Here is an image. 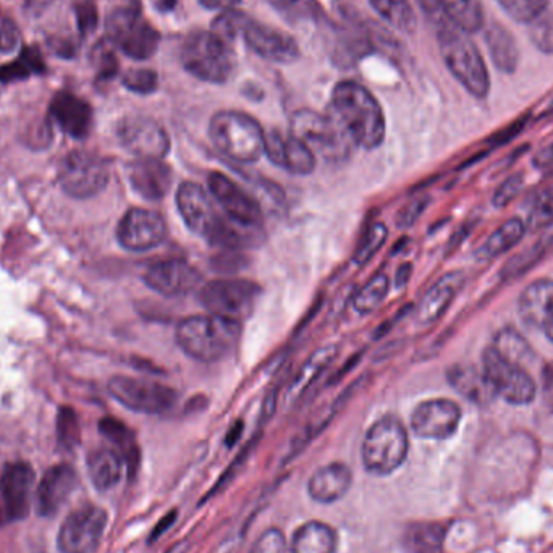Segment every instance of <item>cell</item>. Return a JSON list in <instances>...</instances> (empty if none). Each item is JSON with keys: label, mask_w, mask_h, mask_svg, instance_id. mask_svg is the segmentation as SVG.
Wrapping results in <instances>:
<instances>
[{"label": "cell", "mask_w": 553, "mask_h": 553, "mask_svg": "<svg viewBox=\"0 0 553 553\" xmlns=\"http://www.w3.org/2000/svg\"><path fill=\"white\" fill-rule=\"evenodd\" d=\"M332 117L359 148L374 151L385 140L384 110L364 86L342 81L332 91Z\"/></svg>", "instance_id": "obj_1"}, {"label": "cell", "mask_w": 553, "mask_h": 553, "mask_svg": "<svg viewBox=\"0 0 553 553\" xmlns=\"http://www.w3.org/2000/svg\"><path fill=\"white\" fill-rule=\"evenodd\" d=\"M175 203L186 227L211 245L235 251L245 245L246 238H250L241 233L245 228L238 227L220 214L211 193L196 182L180 183L175 191Z\"/></svg>", "instance_id": "obj_2"}, {"label": "cell", "mask_w": 553, "mask_h": 553, "mask_svg": "<svg viewBox=\"0 0 553 553\" xmlns=\"http://www.w3.org/2000/svg\"><path fill=\"white\" fill-rule=\"evenodd\" d=\"M241 322L206 314L183 319L175 330L178 347L201 363H217L232 355L241 340Z\"/></svg>", "instance_id": "obj_3"}, {"label": "cell", "mask_w": 553, "mask_h": 553, "mask_svg": "<svg viewBox=\"0 0 553 553\" xmlns=\"http://www.w3.org/2000/svg\"><path fill=\"white\" fill-rule=\"evenodd\" d=\"M209 136L217 151L230 161L254 164L264 156L266 131L258 120L243 112H217L209 123Z\"/></svg>", "instance_id": "obj_4"}, {"label": "cell", "mask_w": 553, "mask_h": 553, "mask_svg": "<svg viewBox=\"0 0 553 553\" xmlns=\"http://www.w3.org/2000/svg\"><path fill=\"white\" fill-rule=\"evenodd\" d=\"M435 33L439 39L440 54L450 73L471 96L487 98L490 89L489 72L476 44L456 25H447Z\"/></svg>", "instance_id": "obj_5"}, {"label": "cell", "mask_w": 553, "mask_h": 553, "mask_svg": "<svg viewBox=\"0 0 553 553\" xmlns=\"http://www.w3.org/2000/svg\"><path fill=\"white\" fill-rule=\"evenodd\" d=\"M233 44L214 31H196L186 39L182 49V64L186 72L207 81L225 83L235 65Z\"/></svg>", "instance_id": "obj_6"}, {"label": "cell", "mask_w": 553, "mask_h": 553, "mask_svg": "<svg viewBox=\"0 0 553 553\" xmlns=\"http://www.w3.org/2000/svg\"><path fill=\"white\" fill-rule=\"evenodd\" d=\"M408 448L410 440L402 421L384 416L369 427L364 437V468L376 476H389L405 463Z\"/></svg>", "instance_id": "obj_7"}, {"label": "cell", "mask_w": 553, "mask_h": 553, "mask_svg": "<svg viewBox=\"0 0 553 553\" xmlns=\"http://www.w3.org/2000/svg\"><path fill=\"white\" fill-rule=\"evenodd\" d=\"M290 133L303 141L314 156L330 162L348 159L355 146L347 131L332 117L314 110L303 109L295 112L290 122Z\"/></svg>", "instance_id": "obj_8"}, {"label": "cell", "mask_w": 553, "mask_h": 553, "mask_svg": "<svg viewBox=\"0 0 553 553\" xmlns=\"http://www.w3.org/2000/svg\"><path fill=\"white\" fill-rule=\"evenodd\" d=\"M110 44L135 60H146L156 54L161 34L144 20L135 7H122L110 13L106 22Z\"/></svg>", "instance_id": "obj_9"}, {"label": "cell", "mask_w": 553, "mask_h": 553, "mask_svg": "<svg viewBox=\"0 0 553 553\" xmlns=\"http://www.w3.org/2000/svg\"><path fill=\"white\" fill-rule=\"evenodd\" d=\"M262 288L245 279H217L199 288V301L209 314L243 321L254 313Z\"/></svg>", "instance_id": "obj_10"}, {"label": "cell", "mask_w": 553, "mask_h": 553, "mask_svg": "<svg viewBox=\"0 0 553 553\" xmlns=\"http://www.w3.org/2000/svg\"><path fill=\"white\" fill-rule=\"evenodd\" d=\"M59 183L65 195L88 199L99 195L109 183L110 169L101 156L89 151H72L62 159Z\"/></svg>", "instance_id": "obj_11"}, {"label": "cell", "mask_w": 553, "mask_h": 553, "mask_svg": "<svg viewBox=\"0 0 553 553\" xmlns=\"http://www.w3.org/2000/svg\"><path fill=\"white\" fill-rule=\"evenodd\" d=\"M110 395L128 410L164 414L177 405L178 395L169 385L140 377L114 376L107 384Z\"/></svg>", "instance_id": "obj_12"}, {"label": "cell", "mask_w": 553, "mask_h": 553, "mask_svg": "<svg viewBox=\"0 0 553 553\" xmlns=\"http://www.w3.org/2000/svg\"><path fill=\"white\" fill-rule=\"evenodd\" d=\"M482 371L492 389L511 405H529L536 398V382L529 372L500 355L494 347L487 348L482 356Z\"/></svg>", "instance_id": "obj_13"}, {"label": "cell", "mask_w": 553, "mask_h": 553, "mask_svg": "<svg viewBox=\"0 0 553 553\" xmlns=\"http://www.w3.org/2000/svg\"><path fill=\"white\" fill-rule=\"evenodd\" d=\"M107 513L96 505H83L65 518L57 534L60 553H94L106 531Z\"/></svg>", "instance_id": "obj_14"}, {"label": "cell", "mask_w": 553, "mask_h": 553, "mask_svg": "<svg viewBox=\"0 0 553 553\" xmlns=\"http://www.w3.org/2000/svg\"><path fill=\"white\" fill-rule=\"evenodd\" d=\"M207 190L230 222L245 230L261 227L264 220L261 206L232 178L212 172L207 177Z\"/></svg>", "instance_id": "obj_15"}, {"label": "cell", "mask_w": 553, "mask_h": 553, "mask_svg": "<svg viewBox=\"0 0 553 553\" xmlns=\"http://www.w3.org/2000/svg\"><path fill=\"white\" fill-rule=\"evenodd\" d=\"M169 228L164 217L144 207H133L122 217L117 227V240L123 250L146 253L164 243Z\"/></svg>", "instance_id": "obj_16"}, {"label": "cell", "mask_w": 553, "mask_h": 553, "mask_svg": "<svg viewBox=\"0 0 553 553\" xmlns=\"http://www.w3.org/2000/svg\"><path fill=\"white\" fill-rule=\"evenodd\" d=\"M117 136L123 148L136 159H164L170 151L167 131L144 115H130L120 120Z\"/></svg>", "instance_id": "obj_17"}, {"label": "cell", "mask_w": 553, "mask_h": 553, "mask_svg": "<svg viewBox=\"0 0 553 553\" xmlns=\"http://www.w3.org/2000/svg\"><path fill=\"white\" fill-rule=\"evenodd\" d=\"M143 280L157 295L178 298L195 292L203 282V277L190 262L174 258L152 264L148 271L144 272Z\"/></svg>", "instance_id": "obj_18"}, {"label": "cell", "mask_w": 553, "mask_h": 553, "mask_svg": "<svg viewBox=\"0 0 553 553\" xmlns=\"http://www.w3.org/2000/svg\"><path fill=\"white\" fill-rule=\"evenodd\" d=\"M240 36L245 39L246 46L274 64H292L300 57V47L290 34L254 22L248 15L241 23Z\"/></svg>", "instance_id": "obj_19"}, {"label": "cell", "mask_w": 553, "mask_h": 553, "mask_svg": "<svg viewBox=\"0 0 553 553\" xmlns=\"http://www.w3.org/2000/svg\"><path fill=\"white\" fill-rule=\"evenodd\" d=\"M460 421V406L447 398H434L414 408L411 429L421 439L445 440L455 434Z\"/></svg>", "instance_id": "obj_20"}, {"label": "cell", "mask_w": 553, "mask_h": 553, "mask_svg": "<svg viewBox=\"0 0 553 553\" xmlns=\"http://www.w3.org/2000/svg\"><path fill=\"white\" fill-rule=\"evenodd\" d=\"M264 156L279 169L301 177L311 174L316 167L314 152L292 133L285 135L279 130L267 131Z\"/></svg>", "instance_id": "obj_21"}, {"label": "cell", "mask_w": 553, "mask_h": 553, "mask_svg": "<svg viewBox=\"0 0 553 553\" xmlns=\"http://www.w3.org/2000/svg\"><path fill=\"white\" fill-rule=\"evenodd\" d=\"M33 486L34 469L31 465L20 461V463L5 466L0 478V494L4 500L7 520H25L30 513Z\"/></svg>", "instance_id": "obj_22"}, {"label": "cell", "mask_w": 553, "mask_h": 553, "mask_svg": "<svg viewBox=\"0 0 553 553\" xmlns=\"http://www.w3.org/2000/svg\"><path fill=\"white\" fill-rule=\"evenodd\" d=\"M78 484L75 469L68 465L52 466L39 481L36 490V511L43 518H52L72 497Z\"/></svg>", "instance_id": "obj_23"}, {"label": "cell", "mask_w": 553, "mask_h": 553, "mask_svg": "<svg viewBox=\"0 0 553 553\" xmlns=\"http://www.w3.org/2000/svg\"><path fill=\"white\" fill-rule=\"evenodd\" d=\"M128 180L141 198L161 201L169 195L174 174L164 159H136L128 165Z\"/></svg>", "instance_id": "obj_24"}, {"label": "cell", "mask_w": 553, "mask_h": 553, "mask_svg": "<svg viewBox=\"0 0 553 553\" xmlns=\"http://www.w3.org/2000/svg\"><path fill=\"white\" fill-rule=\"evenodd\" d=\"M465 285V274L460 271L448 272L427 290L423 300L419 301L416 319L421 326H431L444 316L445 311L455 300V296Z\"/></svg>", "instance_id": "obj_25"}, {"label": "cell", "mask_w": 553, "mask_h": 553, "mask_svg": "<svg viewBox=\"0 0 553 553\" xmlns=\"http://www.w3.org/2000/svg\"><path fill=\"white\" fill-rule=\"evenodd\" d=\"M49 112L60 130L75 140L86 138L93 125V110L88 102L70 93L55 94Z\"/></svg>", "instance_id": "obj_26"}, {"label": "cell", "mask_w": 553, "mask_h": 553, "mask_svg": "<svg viewBox=\"0 0 553 553\" xmlns=\"http://www.w3.org/2000/svg\"><path fill=\"white\" fill-rule=\"evenodd\" d=\"M353 482L348 466L334 463L319 469L309 479L308 490L311 499L319 503H334L347 494Z\"/></svg>", "instance_id": "obj_27"}, {"label": "cell", "mask_w": 553, "mask_h": 553, "mask_svg": "<svg viewBox=\"0 0 553 553\" xmlns=\"http://www.w3.org/2000/svg\"><path fill=\"white\" fill-rule=\"evenodd\" d=\"M337 356V345H329V347H322L314 351L313 355L304 361L303 366L298 369L292 382L288 385L285 400L292 403L298 400L301 395H304V392L324 374L330 364L334 363Z\"/></svg>", "instance_id": "obj_28"}, {"label": "cell", "mask_w": 553, "mask_h": 553, "mask_svg": "<svg viewBox=\"0 0 553 553\" xmlns=\"http://www.w3.org/2000/svg\"><path fill=\"white\" fill-rule=\"evenodd\" d=\"M448 382L463 397L468 398L471 402L479 403V405H487L497 395L484 371H478L474 366H468V364L452 366L448 371Z\"/></svg>", "instance_id": "obj_29"}, {"label": "cell", "mask_w": 553, "mask_h": 553, "mask_svg": "<svg viewBox=\"0 0 553 553\" xmlns=\"http://www.w3.org/2000/svg\"><path fill=\"white\" fill-rule=\"evenodd\" d=\"M125 460L115 448H96L88 456L89 478L94 487L106 492L114 489L123 476Z\"/></svg>", "instance_id": "obj_30"}, {"label": "cell", "mask_w": 553, "mask_h": 553, "mask_svg": "<svg viewBox=\"0 0 553 553\" xmlns=\"http://www.w3.org/2000/svg\"><path fill=\"white\" fill-rule=\"evenodd\" d=\"M553 308V280H536L520 298V314L528 326L542 327Z\"/></svg>", "instance_id": "obj_31"}, {"label": "cell", "mask_w": 553, "mask_h": 553, "mask_svg": "<svg viewBox=\"0 0 553 553\" xmlns=\"http://www.w3.org/2000/svg\"><path fill=\"white\" fill-rule=\"evenodd\" d=\"M337 534L329 524L309 521L293 534L292 553H335Z\"/></svg>", "instance_id": "obj_32"}, {"label": "cell", "mask_w": 553, "mask_h": 553, "mask_svg": "<svg viewBox=\"0 0 553 553\" xmlns=\"http://www.w3.org/2000/svg\"><path fill=\"white\" fill-rule=\"evenodd\" d=\"M486 44L495 67L500 72L515 73L520 64V51L513 34L505 26L494 23L486 30Z\"/></svg>", "instance_id": "obj_33"}, {"label": "cell", "mask_w": 553, "mask_h": 553, "mask_svg": "<svg viewBox=\"0 0 553 553\" xmlns=\"http://www.w3.org/2000/svg\"><path fill=\"white\" fill-rule=\"evenodd\" d=\"M526 233V224L518 217L507 220L502 227L497 228L479 248L476 253L478 261L487 262L497 259L503 253L510 251L516 243H520L521 238Z\"/></svg>", "instance_id": "obj_34"}, {"label": "cell", "mask_w": 553, "mask_h": 553, "mask_svg": "<svg viewBox=\"0 0 553 553\" xmlns=\"http://www.w3.org/2000/svg\"><path fill=\"white\" fill-rule=\"evenodd\" d=\"M445 528L437 523H419L405 534L406 550L410 553H442Z\"/></svg>", "instance_id": "obj_35"}, {"label": "cell", "mask_w": 553, "mask_h": 553, "mask_svg": "<svg viewBox=\"0 0 553 553\" xmlns=\"http://www.w3.org/2000/svg\"><path fill=\"white\" fill-rule=\"evenodd\" d=\"M99 431L110 444H114L115 450L123 456V460L130 468L138 463L140 453L136 447L135 437L125 424L114 418H104L99 423Z\"/></svg>", "instance_id": "obj_36"}, {"label": "cell", "mask_w": 553, "mask_h": 553, "mask_svg": "<svg viewBox=\"0 0 553 553\" xmlns=\"http://www.w3.org/2000/svg\"><path fill=\"white\" fill-rule=\"evenodd\" d=\"M33 73H46L43 54L38 47H25L17 60L0 67V81L2 83H13L30 78Z\"/></svg>", "instance_id": "obj_37"}, {"label": "cell", "mask_w": 553, "mask_h": 553, "mask_svg": "<svg viewBox=\"0 0 553 553\" xmlns=\"http://www.w3.org/2000/svg\"><path fill=\"white\" fill-rule=\"evenodd\" d=\"M448 17L466 34L476 33L484 25V10L479 0H442Z\"/></svg>", "instance_id": "obj_38"}, {"label": "cell", "mask_w": 553, "mask_h": 553, "mask_svg": "<svg viewBox=\"0 0 553 553\" xmlns=\"http://www.w3.org/2000/svg\"><path fill=\"white\" fill-rule=\"evenodd\" d=\"M372 9L392 25L395 30L413 33L416 28V15L410 0H369Z\"/></svg>", "instance_id": "obj_39"}, {"label": "cell", "mask_w": 553, "mask_h": 553, "mask_svg": "<svg viewBox=\"0 0 553 553\" xmlns=\"http://www.w3.org/2000/svg\"><path fill=\"white\" fill-rule=\"evenodd\" d=\"M390 292V279L385 274H377L364 285L355 298L353 308L361 316H368L382 306Z\"/></svg>", "instance_id": "obj_40"}, {"label": "cell", "mask_w": 553, "mask_h": 553, "mask_svg": "<svg viewBox=\"0 0 553 553\" xmlns=\"http://www.w3.org/2000/svg\"><path fill=\"white\" fill-rule=\"evenodd\" d=\"M387 237H389V230H387L385 224L376 222V224L369 225L368 230L364 233L363 240L359 241L355 256H353L356 266L368 264L384 248Z\"/></svg>", "instance_id": "obj_41"}, {"label": "cell", "mask_w": 553, "mask_h": 553, "mask_svg": "<svg viewBox=\"0 0 553 553\" xmlns=\"http://www.w3.org/2000/svg\"><path fill=\"white\" fill-rule=\"evenodd\" d=\"M545 250H547V246L541 241V243H536L531 248H526L520 254L513 256L502 269V279H518L521 275L526 274L544 256Z\"/></svg>", "instance_id": "obj_42"}, {"label": "cell", "mask_w": 553, "mask_h": 553, "mask_svg": "<svg viewBox=\"0 0 553 553\" xmlns=\"http://www.w3.org/2000/svg\"><path fill=\"white\" fill-rule=\"evenodd\" d=\"M494 348L499 351L500 355L510 359L513 363L520 364V366L523 361H528L529 355H531L528 343L515 330L500 332L495 338Z\"/></svg>", "instance_id": "obj_43"}, {"label": "cell", "mask_w": 553, "mask_h": 553, "mask_svg": "<svg viewBox=\"0 0 553 553\" xmlns=\"http://www.w3.org/2000/svg\"><path fill=\"white\" fill-rule=\"evenodd\" d=\"M515 22L531 23L549 7V0H497Z\"/></svg>", "instance_id": "obj_44"}, {"label": "cell", "mask_w": 553, "mask_h": 553, "mask_svg": "<svg viewBox=\"0 0 553 553\" xmlns=\"http://www.w3.org/2000/svg\"><path fill=\"white\" fill-rule=\"evenodd\" d=\"M57 437H59L60 445L68 450H72L80 444V423H78V416L70 406H62L57 414Z\"/></svg>", "instance_id": "obj_45"}, {"label": "cell", "mask_w": 553, "mask_h": 553, "mask_svg": "<svg viewBox=\"0 0 553 553\" xmlns=\"http://www.w3.org/2000/svg\"><path fill=\"white\" fill-rule=\"evenodd\" d=\"M528 25L532 44L544 54H553V13L545 10Z\"/></svg>", "instance_id": "obj_46"}, {"label": "cell", "mask_w": 553, "mask_h": 553, "mask_svg": "<svg viewBox=\"0 0 553 553\" xmlns=\"http://www.w3.org/2000/svg\"><path fill=\"white\" fill-rule=\"evenodd\" d=\"M553 220V185L537 191L529 206V224L541 228Z\"/></svg>", "instance_id": "obj_47"}, {"label": "cell", "mask_w": 553, "mask_h": 553, "mask_svg": "<svg viewBox=\"0 0 553 553\" xmlns=\"http://www.w3.org/2000/svg\"><path fill=\"white\" fill-rule=\"evenodd\" d=\"M123 86L130 89L133 93L151 94L159 86L157 73L148 70V68H136L123 75Z\"/></svg>", "instance_id": "obj_48"}, {"label": "cell", "mask_w": 553, "mask_h": 553, "mask_svg": "<svg viewBox=\"0 0 553 553\" xmlns=\"http://www.w3.org/2000/svg\"><path fill=\"white\" fill-rule=\"evenodd\" d=\"M251 553H292L287 539L279 529H269L259 537Z\"/></svg>", "instance_id": "obj_49"}, {"label": "cell", "mask_w": 553, "mask_h": 553, "mask_svg": "<svg viewBox=\"0 0 553 553\" xmlns=\"http://www.w3.org/2000/svg\"><path fill=\"white\" fill-rule=\"evenodd\" d=\"M94 65L98 68L99 76L104 78V80L112 78V76L117 75V72H119L117 57H115L114 51L107 44H99L94 49Z\"/></svg>", "instance_id": "obj_50"}, {"label": "cell", "mask_w": 553, "mask_h": 553, "mask_svg": "<svg viewBox=\"0 0 553 553\" xmlns=\"http://www.w3.org/2000/svg\"><path fill=\"white\" fill-rule=\"evenodd\" d=\"M523 183V177H521V175L516 174L508 177L507 180L500 185L499 190L495 191L494 206L507 207L516 196L520 195Z\"/></svg>", "instance_id": "obj_51"}, {"label": "cell", "mask_w": 553, "mask_h": 553, "mask_svg": "<svg viewBox=\"0 0 553 553\" xmlns=\"http://www.w3.org/2000/svg\"><path fill=\"white\" fill-rule=\"evenodd\" d=\"M76 22L81 34L93 33L98 28V10L91 2H81L76 5Z\"/></svg>", "instance_id": "obj_52"}, {"label": "cell", "mask_w": 553, "mask_h": 553, "mask_svg": "<svg viewBox=\"0 0 553 553\" xmlns=\"http://www.w3.org/2000/svg\"><path fill=\"white\" fill-rule=\"evenodd\" d=\"M427 204H429V198H416L414 201H411L408 206L403 209L402 214L398 217V227H411V225L416 222V220L421 217L424 209H426Z\"/></svg>", "instance_id": "obj_53"}, {"label": "cell", "mask_w": 553, "mask_h": 553, "mask_svg": "<svg viewBox=\"0 0 553 553\" xmlns=\"http://www.w3.org/2000/svg\"><path fill=\"white\" fill-rule=\"evenodd\" d=\"M18 41H20V31L17 25L10 20H5L0 26V52L9 54L17 47Z\"/></svg>", "instance_id": "obj_54"}, {"label": "cell", "mask_w": 553, "mask_h": 553, "mask_svg": "<svg viewBox=\"0 0 553 553\" xmlns=\"http://www.w3.org/2000/svg\"><path fill=\"white\" fill-rule=\"evenodd\" d=\"M199 2H201L206 9L222 10V12L233 10L240 4V0H199Z\"/></svg>", "instance_id": "obj_55"}, {"label": "cell", "mask_w": 553, "mask_h": 553, "mask_svg": "<svg viewBox=\"0 0 553 553\" xmlns=\"http://www.w3.org/2000/svg\"><path fill=\"white\" fill-rule=\"evenodd\" d=\"M534 165L537 169H547L550 165H553V143L547 148L542 149L536 157H534Z\"/></svg>", "instance_id": "obj_56"}, {"label": "cell", "mask_w": 553, "mask_h": 553, "mask_svg": "<svg viewBox=\"0 0 553 553\" xmlns=\"http://www.w3.org/2000/svg\"><path fill=\"white\" fill-rule=\"evenodd\" d=\"M55 0H25V9L31 13V15H41L46 12Z\"/></svg>", "instance_id": "obj_57"}, {"label": "cell", "mask_w": 553, "mask_h": 553, "mask_svg": "<svg viewBox=\"0 0 553 553\" xmlns=\"http://www.w3.org/2000/svg\"><path fill=\"white\" fill-rule=\"evenodd\" d=\"M411 266L410 264H405V266L400 267L397 272V279H395V287L400 290V288L405 287L408 280H410Z\"/></svg>", "instance_id": "obj_58"}, {"label": "cell", "mask_w": 553, "mask_h": 553, "mask_svg": "<svg viewBox=\"0 0 553 553\" xmlns=\"http://www.w3.org/2000/svg\"><path fill=\"white\" fill-rule=\"evenodd\" d=\"M542 329H544L545 335H547L550 342H553V308L552 311H550L549 316H547V319H545Z\"/></svg>", "instance_id": "obj_59"}, {"label": "cell", "mask_w": 553, "mask_h": 553, "mask_svg": "<svg viewBox=\"0 0 553 553\" xmlns=\"http://www.w3.org/2000/svg\"><path fill=\"white\" fill-rule=\"evenodd\" d=\"M186 550H188V545L182 542V544L175 545L174 549H170L167 553H186Z\"/></svg>", "instance_id": "obj_60"}, {"label": "cell", "mask_w": 553, "mask_h": 553, "mask_svg": "<svg viewBox=\"0 0 553 553\" xmlns=\"http://www.w3.org/2000/svg\"><path fill=\"white\" fill-rule=\"evenodd\" d=\"M177 0H161V7L164 10L174 9Z\"/></svg>", "instance_id": "obj_61"}, {"label": "cell", "mask_w": 553, "mask_h": 553, "mask_svg": "<svg viewBox=\"0 0 553 553\" xmlns=\"http://www.w3.org/2000/svg\"><path fill=\"white\" fill-rule=\"evenodd\" d=\"M4 518H5V516H2V513H0V523H2V521H4Z\"/></svg>", "instance_id": "obj_62"}]
</instances>
